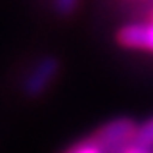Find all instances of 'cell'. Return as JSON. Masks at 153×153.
<instances>
[{
  "mask_svg": "<svg viewBox=\"0 0 153 153\" xmlns=\"http://www.w3.org/2000/svg\"><path fill=\"white\" fill-rule=\"evenodd\" d=\"M134 142L142 143V146H151L153 147V119H149V121H146L143 124L138 126Z\"/></svg>",
  "mask_w": 153,
  "mask_h": 153,
  "instance_id": "cell-4",
  "label": "cell"
},
{
  "mask_svg": "<svg viewBox=\"0 0 153 153\" xmlns=\"http://www.w3.org/2000/svg\"><path fill=\"white\" fill-rule=\"evenodd\" d=\"M65 153H103V151H102V147H100L92 138H86V140L75 143L73 147H69Z\"/></svg>",
  "mask_w": 153,
  "mask_h": 153,
  "instance_id": "cell-5",
  "label": "cell"
},
{
  "mask_svg": "<svg viewBox=\"0 0 153 153\" xmlns=\"http://www.w3.org/2000/svg\"><path fill=\"white\" fill-rule=\"evenodd\" d=\"M76 2L79 0H54V8L57 12V16H71L73 10L76 8Z\"/></svg>",
  "mask_w": 153,
  "mask_h": 153,
  "instance_id": "cell-6",
  "label": "cell"
},
{
  "mask_svg": "<svg viewBox=\"0 0 153 153\" xmlns=\"http://www.w3.org/2000/svg\"><path fill=\"white\" fill-rule=\"evenodd\" d=\"M138 124L128 117H121L103 124L94 132L92 140L102 147L103 153H121L126 146H130L136 138Z\"/></svg>",
  "mask_w": 153,
  "mask_h": 153,
  "instance_id": "cell-1",
  "label": "cell"
},
{
  "mask_svg": "<svg viewBox=\"0 0 153 153\" xmlns=\"http://www.w3.org/2000/svg\"><path fill=\"white\" fill-rule=\"evenodd\" d=\"M121 153H153V147H151V146H142V143L132 142L130 146H126Z\"/></svg>",
  "mask_w": 153,
  "mask_h": 153,
  "instance_id": "cell-7",
  "label": "cell"
},
{
  "mask_svg": "<svg viewBox=\"0 0 153 153\" xmlns=\"http://www.w3.org/2000/svg\"><path fill=\"white\" fill-rule=\"evenodd\" d=\"M117 42L132 50L153 52V21L151 23H132L117 31Z\"/></svg>",
  "mask_w": 153,
  "mask_h": 153,
  "instance_id": "cell-3",
  "label": "cell"
},
{
  "mask_svg": "<svg viewBox=\"0 0 153 153\" xmlns=\"http://www.w3.org/2000/svg\"><path fill=\"white\" fill-rule=\"evenodd\" d=\"M59 73V61L57 57H42L31 69V73L23 80V94L27 98H38L48 90L56 75Z\"/></svg>",
  "mask_w": 153,
  "mask_h": 153,
  "instance_id": "cell-2",
  "label": "cell"
}]
</instances>
